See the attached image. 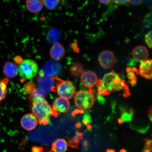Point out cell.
Here are the masks:
<instances>
[{"mask_svg": "<svg viewBox=\"0 0 152 152\" xmlns=\"http://www.w3.org/2000/svg\"><path fill=\"white\" fill-rule=\"evenodd\" d=\"M120 152H127V151L126 150L123 149L120 150Z\"/></svg>", "mask_w": 152, "mask_h": 152, "instance_id": "obj_37", "label": "cell"}, {"mask_svg": "<svg viewBox=\"0 0 152 152\" xmlns=\"http://www.w3.org/2000/svg\"><path fill=\"white\" fill-rule=\"evenodd\" d=\"M57 80L56 90L60 97L69 99L73 98L76 94V89L72 82L63 80L55 77Z\"/></svg>", "mask_w": 152, "mask_h": 152, "instance_id": "obj_5", "label": "cell"}, {"mask_svg": "<svg viewBox=\"0 0 152 152\" xmlns=\"http://www.w3.org/2000/svg\"><path fill=\"white\" fill-rule=\"evenodd\" d=\"M59 1V0H45L44 4L48 9L53 10L58 6Z\"/></svg>", "mask_w": 152, "mask_h": 152, "instance_id": "obj_25", "label": "cell"}, {"mask_svg": "<svg viewBox=\"0 0 152 152\" xmlns=\"http://www.w3.org/2000/svg\"><path fill=\"white\" fill-rule=\"evenodd\" d=\"M129 127L133 130L144 134L147 132L149 130L150 124L145 120L140 118H136L131 123Z\"/></svg>", "mask_w": 152, "mask_h": 152, "instance_id": "obj_11", "label": "cell"}, {"mask_svg": "<svg viewBox=\"0 0 152 152\" xmlns=\"http://www.w3.org/2000/svg\"><path fill=\"white\" fill-rule=\"evenodd\" d=\"M62 66L59 62L50 60L45 62L42 70L45 75L54 76L59 74L62 70Z\"/></svg>", "mask_w": 152, "mask_h": 152, "instance_id": "obj_8", "label": "cell"}, {"mask_svg": "<svg viewBox=\"0 0 152 152\" xmlns=\"http://www.w3.org/2000/svg\"><path fill=\"white\" fill-rule=\"evenodd\" d=\"M144 4L147 6H152V0H144Z\"/></svg>", "mask_w": 152, "mask_h": 152, "instance_id": "obj_33", "label": "cell"}, {"mask_svg": "<svg viewBox=\"0 0 152 152\" xmlns=\"http://www.w3.org/2000/svg\"><path fill=\"white\" fill-rule=\"evenodd\" d=\"M69 70L72 76L79 77L83 73V66L80 63L75 62L71 66Z\"/></svg>", "mask_w": 152, "mask_h": 152, "instance_id": "obj_22", "label": "cell"}, {"mask_svg": "<svg viewBox=\"0 0 152 152\" xmlns=\"http://www.w3.org/2000/svg\"><path fill=\"white\" fill-rule=\"evenodd\" d=\"M144 140L145 142L146 145L147 146L150 151L152 152V139L149 140L148 139H144Z\"/></svg>", "mask_w": 152, "mask_h": 152, "instance_id": "obj_28", "label": "cell"}, {"mask_svg": "<svg viewBox=\"0 0 152 152\" xmlns=\"http://www.w3.org/2000/svg\"><path fill=\"white\" fill-rule=\"evenodd\" d=\"M139 73L145 79H152V60H146L141 63L139 69Z\"/></svg>", "mask_w": 152, "mask_h": 152, "instance_id": "obj_14", "label": "cell"}, {"mask_svg": "<svg viewBox=\"0 0 152 152\" xmlns=\"http://www.w3.org/2000/svg\"><path fill=\"white\" fill-rule=\"evenodd\" d=\"M121 76L113 70L104 75L102 79H99L96 85L99 95L107 96L112 93L123 90L124 97L130 96L131 93L129 87Z\"/></svg>", "mask_w": 152, "mask_h": 152, "instance_id": "obj_1", "label": "cell"}, {"mask_svg": "<svg viewBox=\"0 0 152 152\" xmlns=\"http://www.w3.org/2000/svg\"><path fill=\"white\" fill-rule=\"evenodd\" d=\"M98 61L101 66L106 69L113 67L116 62L114 53L109 50H104L99 56Z\"/></svg>", "mask_w": 152, "mask_h": 152, "instance_id": "obj_7", "label": "cell"}, {"mask_svg": "<svg viewBox=\"0 0 152 152\" xmlns=\"http://www.w3.org/2000/svg\"><path fill=\"white\" fill-rule=\"evenodd\" d=\"M47 37L49 43L54 44L57 43L60 39L59 31L56 28H52L48 32Z\"/></svg>", "mask_w": 152, "mask_h": 152, "instance_id": "obj_23", "label": "cell"}, {"mask_svg": "<svg viewBox=\"0 0 152 152\" xmlns=\"http://www.w3.org/2000/svg\"><path fill=\"white\" fill-rule=\"evenodd\" d=\"M83 138L82 133L77 132L76 135L69 141L68 145L73 148H77L79 142Z\"/></svg>", "mask_w": 152, "mask_h": 152, "instance_id": "obj_24", "label": "cell"}, {"mask_svg": "<svg viewBox=\"0 0 152 152\" xmlns=\"http://www.w3.org/2000/svg\"><path fill=\"white\" fill-rule=\"evenodd\" d=\"M99 80L94 72L88 71L83 72L81 75L80 80L86 87L91 88L96 85Z\"/></svg>", "mask_w": 152, "mask_h": 152, "instance_id": "obj_9", "label": "cell"}, {"mask_svg": "<svg viewBox=\"0 0 152 152\" xmlns=\"http://www.w3.org/2000/svg\"><path fill=\"white\" fill-rule=\"evenodd\" d=\"M39 76L38 85L39 89L46 93L54 90L55 77L45 75L42 70L39 72Z\"/></svg>", "mask_w": 152, "mask_h": 152, "instance_id": "obj_6", "label": "cell"}, {"mask_svg": "<svg viewBox=\"0 0 152 152\" xmlns=\"http://www.w3.org/2000/svg\"><path fill=\"white\" fill-rule=\"evenodd\" d=\"M114 3L118 5H123L128 3L129 0H112Z\"/></svg>", "mask_w": 152, "mask_h": 152, "instance_id": "obj_27", "label": "cell"}, {"mask_svg": "<svg viewBox=\"0 0 152 152\" xmlns=\"http://www.w3.org/2000/svg\"><path fill=\"white\" fill-rule=\"evenodd\" d=\"M15 61L17 63L20 64L23 61V60L22 58L20 56H17L15 57Z\"/></svg>", "mask_w": 152, "mask_h": 152, "instance_id": "obj_32", "label": "cell"}, {"mask_svg": "<svg viewBox=\"0 0 152 152\" xmlns=\"http://www.w3.org/2000/svg\"><path fill=\"white\" fill-rule=\"evenodd\" d=\"M38 121L33 113L26 114L20 120V124L23 128L28 131H31L37 126Z\"/></svg>", "mask_w": 152, "mask_h": 152, "instance_id": "obj_10", "label": "cell"}, {"mask_svg": "<svg viewBox=\"0 0 152 152\" xmlns=\"http://www.w3.org/2000/svg\"><path fill=\"white\" fill-rule=\"evenodd\" d=\"M147 115L149 121L152 123V106L149 107L148 112Z\"/></svg>", "mask_w": 152, "mask_h": 152, "instance_id": "obj_29", "label": "cell"}, {"mask_svg": "<svg viewBox=\"0 0 152 152\" xmlns=\"http://www.w3.org/2000/svg\"><path fill=\"white\" fill-rule=\"evenodd\" d=\"M3 72L6 76L10 78L14 77L18 73V67L16 64L12 62L5 64L3 68Z\"/></svg>", "mask_w": 152, "mask_h": 152, "instance_id": "obj_17", "label": "cell"}, {"mask_svg": "<svg viewBox=\"0 0 152 152\" xmlns=\"http://www.w3.org/2000/svg\"><path fill=\"white\" fill-rule=\"evenodd\" d=\"M70 107L69 100L60 96L54 100L52 108L57 113H65L69 111Z\"/></svg>", "mask_w": 152, "mask_h": 152, "instance_id": "obj_12", "label": "cell"}, {"mask_svg": "<svg viewBox=\"0 0 152 152\" xmlns=\"http://www.w3.org/2000/svg\"><path fill=\"white\" fill-rule=\"evenodd\" d=\"M9 82L8 78H5L0 80V104L5 99L6 96Z\"/></svg>", "mask_w": 152, "mask_h": 152, "instance_id": "obj_21", "label": "cell"}, {"mask_svg": "<svg viewBox=\"0 0 152 152\" xmlns=\"http://www.w3.org/2000/svg\"><path fill=\"white\" fill-rule=\"evenodd\" d=\"M50 54L53 60L58 61L63 58L65 54V50L61 44L57 42L54 44L51 47Z\"/></svg>", "mask_w": 152, "mask_h": 152, "instance_id": "obj_15", "label": "cell"}, {"mask_svg": "<svg viewBox=\"0 0 152 152\" xmlns=\"http://www.w3.org/2000/svg\"><path fill=\"white\" fill-rule=\"evenodd\" d=\"M61 1V0H59V1Z\"/></svg>", "mask_w": 152, "mask_h": 152, "instance_id": "obj_38", "label": "cell"}, {"mask_svg": "<svg viewBox=\"0 0 152 152\" xmlns=\"http://www.w3.org/2000/svg\"><path fill=\"white\" fill-rule=\"evenodd\" d=\"M43 148L41 147H34L32 148V152H42Z\"/></svg>", "mask_w": 152, "mask_h": 152, "instance_id": "obj_31", "label": "cell"}, {"mask_svg": "<svg viewBox=\"0 0 152 152\" xmlns=\"http://www.w3.org/2000/svg\"><path fill=\"white\" fill-rule=\"evenodd\" d=\"M127 77L129 83L133 87H134L137 83V78L136 75H138L139 71L136 67H127L126 68Z\"/></svg>", "mask_w": 152, "mask_h": 152, "instance_id": "obj_18", "label": "cell"}, {"mask_svg": "<svg viewBox=\"0 0 152 152\" xmlns=\"http://www.w3.org/2000/svg\"><path fill=\"white\" fill-rule=\"evenodd\" d=\"M142 0H130L132 4L134 5H138L141 4Z\"/></svg>", "mask_w": 152, "mask_h": 152, "instance_id": "obj_30", "label": "cell"}, {"mask_svg": "<svg viewBox=\"0 0 152 152\" xmlns=\"http://www.w3.org/2000/svg\"><path fill=\"white\" fill-rule=\"evenodd\" d=\"M100 3L103 4H108L110 3L111 0H99Z\"/></svg>", "mask_w": 152, "mask_h": 152, "instance_id": "obj_34", "label": "cell"}, {"mask_svg": "<svg viewBox=\"0 0 152 152\" xmlns=\"http://www.w3.org/2000/svg\"><path fill=\"white\" fill-rule=\"evenodd\" d=\"M18 70L19 75L23 79L31 80L37 75L38 66L34 61L27 59L19 64Z\"/></svg>", "mask_w": 152, "mask_h": 152, "instance_id": "obj_4", "label": "cell"}, {"mask_svg": "<svg viewBox=\"0 0 152 152\" xmlns=\"http://www.w3.org/2000/svg\"><path fill=\"white\" fill-rule=\"evenodd\" d=\"M144 39L148 47L152 49V31L148 32L146 34Z\"/></svg>", "mask_w": 152, "mask_h": 152, "instance_id": "obj_26", "label": "cell"}, {"mask_svg": "<svg viewBox=\"0 0 152 152\" xmlns=\"http://www.w3.org/2000/svg\"><path fill=\"white\" fill-rule=\"evenodd\" d=\"M74 100L76 107L79 110L86 111L91 109L93 107L95 98L91 90H80L76 93Z\"/></svg>", "mask_w": 152, "mask_h": 152, "instance_id": "obj_3", "label": "cell"}, {"mask_svg": "<svg viewBox=\"0 0 152 152\" xmlns=\"http://www.w3.org/2000/svg\"><path fill=\"white\" fill-rule=\"evenodd\" d=\"M68 144L65 140L63 139L57 140L53 144L52 151L53 152H66Z\"/></svg>", "mask_w": 152, "mask_h": 152, "instance_id": "obj_19", "label": "cell"}, {"mask_svg": "<svg viewBox=\"0 0 152 152\" xmlns=\"http://www.w3.org/2000/svg\"><path fill=\"white\" fill-rule=\"evenodd\" d=\"M143 152H151L148 148H145L143 150Z\"/></svg>", "mask_w": 152, "mask_h": 152, "instance_id": "obj_35", "label": "cell"}, {"mask_svg": "<svg viewBox=\"0 0 152 152\" xmlns=\"http://www.w3.org/2000/svg\"><path fill=\"white\" fill-rule=\"evenodd\" d=\"M132 55L133 58L136 61L142 63L147 59L149 56V53L145 47L139 45L133 49Z\"/></svg>", "mask_w": 152, "mask_h": 152, "instance_id": "obj_13", "label": "cell"}, {"mask_svg": "<svg viewBox=\"0 0 152 152\" xmlns=\"http://www.w3.org/2000/svg\"><path fill=\"white\" fill-rule=\"evenodd\" d=\"M30 99L32 112L37 117L40 124L44 125L48 124L50 121L49 117L52 116L58 117V113L51 107L45 98L31 97Z\"/></svg>", "mask_w": 152, "mask_h": 152, "instance_id": "obj_2", "label": "cell"}, {"mask_svg": "<svg viewBox=\"0 0 152 152\" xmlns=\"http://www.w3.org/2000/svg\"><path fill=\"white\" fill-rule=\"evenodd\" d=\"M26 4L28 10L33 13L40 12L45 4L44 0H26Z\"/></svg>", "mask_w": 152, "mask_h": 152, "instance_id": "obj_16", "label": "cell"}, {"mask_svg": "<svg viewBox=\"0 0 152 152\" xmlns=\"http://www.w3.org/2000/svg\"><path fill=\"white\" fill-rule=\"evenodd\" d=\"M106 152H115V151L113 149H107Z\"/></svg>", "mask_w": 152, "mask_h": 152, "instance_id": "obj_36", "label": "cell"}, {"mask_svg": "<svg viewBox=\"0 0 152 152\" xmlns=\"http://www.w3.org/2000/svg\"><path fill=\"white\" fill-rule=\"evenodd\" d=\"M121 115L120 118L124 122H131L132 121L134 112L132 109L131 108L129 110H126V108L124 107H120Z\"/></svg>", "mask_w": 152, "mask_h": 152, "instance_id": "obj_20", "label": "cell"}, {"mask_svg": "<svg viewBox=\"0 0 152 152\" xmlns=\"http://www.w3.org/2000/svg\"></svg>", "mask_w": 152, "mask_h": 152, "instance_id": "obj_39", "label": "cell"}]
</instances>
